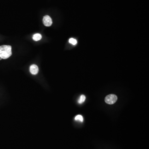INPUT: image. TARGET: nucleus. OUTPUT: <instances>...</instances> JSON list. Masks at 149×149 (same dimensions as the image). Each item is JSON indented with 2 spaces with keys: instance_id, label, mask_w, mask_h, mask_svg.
Returning a JSON list of instances; mask_svg holds the SVG:
<instances>
[{
  "instance_id": "1",
  "label": "nucleus",
  "mask_w": 149,
  "mask_h": 149,
  "mask_svg": "<svg viewBox=\"0 0 149 149\" xmlns=\"http://www.w3.org/2000/svg\"><path fill=\"white\" fill-rule=\"evenodd\" d=\"M12 47L9 45L0 46V57L2 59H6L12 55Z\"/></svg>"
},
{
  "instance_id": "2",
  "label": "nucleus",
  "mask_w": 149,
  "mask_h": 149,
  "mask_svg": "<svg viewBox=\"0 0 149 149\" xmlns=\"http://www.w3.org/2000/svg\"><path fill=\"white\" fill-rule=\"evenodd\" d=\"M118 99L116 95L114 94H111L107 95L105 98V102L108 104H113L116 103Z\"/></svg>"
},
{
  "instance_id": "3",
  "label": "nucleus",
  "mask_w": 149,
  "mask_h": 149,
  "mask_svg": "<svg viewBox=\"0 0 149 149\" xmlns=\"http://www.w3.org/2000/svg\"><path fill=\"white\" fill-rule=\"evenodd\" d=\"M43 22L45 26L50 27L52 24V19L49 15H46L43 17Z\"/></svg>"
},
{
  "instance_id": "4",
  "label": "nucleus",
  "mask_w": 149,
  "mask_h": 149,
  "mask_svg": "<svg viewBox=\"0 0 149 149\" xmlns=\"http://www.w3.org/2000/svg\"><path fill=\"white\" fill-rule=\"evenodd\" d=\"M39 68L38 66L35 64H33L30 67V72L33 75H36L38 73Z\"/></svg>"
},
{
  "instance_id": "5",
  "label": "nucleus",
  "mask_w": 149,
  "mask_h": 149,
  "mask_svg": "<svg viewBox=\"0 0 149 149\" xmlns=\"http://www.w3.org/2000/svg\"><path fill=\"white\" fill-rule=\"evenodd\" d=\"M42 36L40 34H36L33 36V40L35 41H38L41 39Z\"/></svg>"
},
{
  "instance_id": "6",
  "label": "nucleus",
  "mask_w": 149,
  "mask_h": 149,
  "mask_svg": "<svg viewBox=\"0 0 149 149\" xmlns=\"http://www.w3.org/2000/svg\"><path fill=\"white\" fill-rule=\"evenodd\" d=\"M85 95H82L80 96V98L78 100V103L80 104H82L85 102Z\"/></svg>"
},
{
  "instance_id": "7",
  "label": "nucleus",
  "mask_w": 149,
  "mask_h": 149,
  "mask_svg": "<svg viewBox=\"0 0 149 149\" xmlns=\"http://www.w3.org/2000/svg\"><path fill=\"white\" fill-rule=\"evenodd\" d=\"M76 121H78L80 122H82L83 121V117L81 115H78L76 116L75 118Z\"/></svg>"
},
{
  "instance_id": "8",
  "label": "nucleus",
  "mask_w": 149,
  "mask_h": 149,
  "mask_svg": "<svg viewBox=\"0 0 149 149\" xmlns=\"http://www.w3.org/2000/svg\"><path fill=\"white\" fill-rule=\"evenodd\" d=\"M69 43L73 45H75L77 44V41L75 39H74L73 38H70L69 40Z\"/></svg>"
},
{
  "instance_id": "9",
  "label": "nucleus",
  "mask_w": 149,
  "mask_h": 149,
  "mask_svg": "<svg viewBox=\"0 0 149 149\" xmlns=\"http://www.w3.org/2000/svg\"><path fill=\"white\" fill-rule=\"evenodd\" d=\"M2 59V58H1V57H0V60H1Z\"/></svg>"
}]
</instances>
